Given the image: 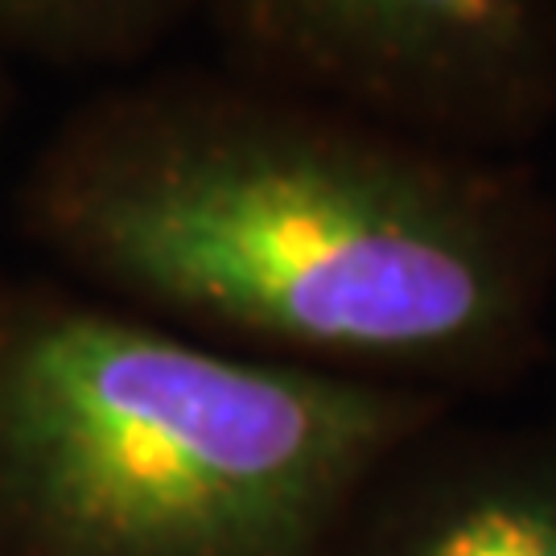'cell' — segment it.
I'll return each mask as SVG.
<instances>
[{"mask_svg":"<svg viewBox=\"0 0 556 556\" xmlns=\"http://www.w3.org/2000/svg\"><path fill=\"white\" fill-rule=\"evenodd\" d=\"M62 280L248 358L462 404L548 358L556 194L528 157L169 66L59 119L17 190Z\"/></svg>","mask_w":556,"mask_h":556,"instance_id":"obj_1","label":"cell"},{"mask_svg":"<svg viewBox=\"0 0 556 556\" xmlns=\"http://www.w3.org/2000/svg\"><path fill=\"white\" fill-rule=\"evenodd\" d=\"M457 408L0 273V556H338L379 470Z\"/></svg>","mask_w":556,"mask_h":556,"instance_id":"obj_2","label":"cell"},{"mask_svg":"<svg viewBox=\"0 0 556 556\" xmlns=\"http://www.w3.org/2000/svg\"><path fill=\"white\" fill-rule=\"evenodd\" d=\"M219 66L457 149L556 128V0H199Z\"/></svg>","mask_w":556,"mask_h":556,"instance_id":"obj_3","label":"cell"},{"mask_svg":"<svg viewBox=\"0 0 556 556\" xmlns=\"http://www.w3.org/2000/svg\"><path fill=\"white\" fill-rule=\"evenodd\" d=\"M338 556H556V425L450 413L379 470Z\"/></svg>","mask_w":556,"mask_h":556,"instance_id":"obj_4","label":"cell"},{"mask_svg":"<svg viewBox=\"0 0 556 556\" xmlns=\"http://www.w3.org/2000/svg\"><path fill=\"white\" fill-rule=\"evenodd\" d=\"M199 0H0V59L54 71H132Z\"/></svg>","mask_w":556,"mask_h":556,"instance_id":"obj_5","label":"cell"},{"mask_svg":"<svg viewBox=\"0 0 556 556\" xmlns=\"http://www.w3.org/2000/svg\"><path fill=\"white\" fill-rule=\"evenodd\" d=\"M544 363L553 367V383H556V321H553V342H548V358ZM553 425H556V413H553Z\"/></svg>","mask_w":556,"mask_h":556,"instance_id":"obj_6","label":"cell"}]
</instances>
